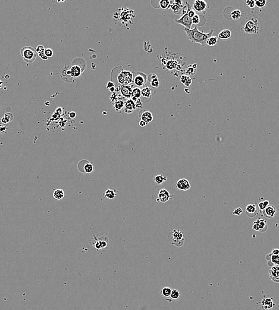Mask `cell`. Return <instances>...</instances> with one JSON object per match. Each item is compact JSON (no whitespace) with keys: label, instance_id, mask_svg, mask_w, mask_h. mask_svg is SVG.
Returning <instances> with one entry per match:
<instances>
[{"label":"cell","instance_id":"6da1fadb","mask_svg":"<svg viewBox=\"0 0 279 310\" xmlns=\"http://www.w3.org/2000/svg\"><path fill=\"white\" fill-rule=\"evenodd\" d=\"M184 31L186 33L187 39L192 43H198L203 47L207 45V40L212 36L214 32V29H211L207 33L200 32L197 26H195L194 29H191L185 28Z\"/></svg>","mask_w":279,"mask_h":310},{"label":"cell","instance_id":"7a4b0ae2","mask_svg":"<svg viewBox=\"0 0 279 310\" xmlns=\"http://www.w3.org/2000/svg\"><path fill=\"white\" fill-rule=\"evenodd\" d=\"M134 74L130 70L121 69L116 75L114 78L116 79L117 82L120 85H130L133 83Z\"/></svg>","mask_w":279,"mask_h":310},{"label":"cell","instance_id":"3957f363","mask_svg":"<svg viewBox=\"0 0 279 310\" xmlns=\"http://www.w3.org/2000/svg\"><path fill=\"white\" fill-rule=\"evenodd\" d=\"M90 242L92 248L97 252H101L108 248V239L105 236L97 238L96 236L94 235V238H91Z\"/></svg>","mask_w":279,"mask_h":310},{"label":"cell","instance_id":"277c9868","mask_svg":"<svg viewBox=\"0 0 279 310\" xmlns=\"http://www.w3.org/2000/svg\"><path fill=\"white\" fill-rule=\"evenodd\" d=\"M171 244L177 247H182L184 245L185 237L183 232L179 229L173 230L168 236Z\"/></svg>","mask_w":279,"mask_h":310},{"label":"cell","instance_id":"5b68a950","mask_svg":"<svg viewBox=\"0 0 279 310\" xmlns=\"http://www.w3.org/2000/svg\"><path fill=\"white\" fill-rule=\"evenodd\" d=\"M75 60L76 62H75L74 60L73 61L72 65L71 66L70 69L68 70L67 74L70 75L73 78H78L82 74V73L85 69L86 63L83 59L82 60L80 63H79L80 62V60L79 62H78V59H76Z\"/></svg>","mask_w":279,"mask_h":310},{"label":"cell","instance_id":"8992f818","mask_svg":"<svg viewBox=\"0 0 279 310\" xmlns=\"http://www.w3.org/2000/svg\"><path fill=\"white\" fill-rule=\"evenodd\" d=\"M20 54L23 60L27 63H32L37 57L36 49L31 47H25L21 49Z\"/></svg>","mask_w":279,"mask_h":310},{"label":"cell","instance_id":"52a82bcc","mask_svg":"<svg viewBox=\"0 0 279 310\" xmlns=\"http://www.w3.org/2000/svg\"><path fill=\"white\" fill-rule=\"evenodd\" d=\"M243 31L248 34H256L259 31V25L258 21L255 18L248 21L243 28Z\"/></svg>","mask_w":279,"mask_h":310},{"label":"cell","instance_id":"ba28073f","mask_svg":"<svg viewBox=\"0 0 279 310\" xmlns=\"http://www.w3.org/2000/svg\"><path fill=\"white\" fill-rule=\"evenodd\" d=\"M148 80L147 76L142 72L135 73L133 75V83L137 87H142L146 85Z\"/></svg>","mask_w":279,"mask_h":310},{"label":"cell","instance_id":"9c48e42d","mask_svg":"<svg viewBox=\"0 0 279 310\" xmlns=\"http://www.w3.org/2000/svg\"><path fill=\"white\" fill-rule=\"evenodd\" d=\"M252 229L261 233L266 231L267 229V221L265 219L258 218L256 221L254 222Z\"/></svg>","mask_w":279,"mask_h":310},{"label":"cell","instance_id":"30bf717a","mask_svg":"<svg viewBox=\"0 0 279 310\" xmlns=\"http://www.w3.org/2000/svg\"><path fill=\"white\" fill-rule=\"evenodd\" d=\"M173 198V196L171 195L170 192L165 189H162L159 190L158 193V197L156 199V202L166 203L168 200Z\"/></svg>","mask_w":279,"mask_h":310},{"label":"cell","instance_id":"8fae6325","mask_svg":"<svg viewBox=\"0 0 279 310\" xmlns=\"http://www.w3.org/2000/svg\"><path fill=\"white\" fill-rule=\"evenodd\" d=\"M175 22L184 26L185 28L189 29H191L192 25L193 24L192 19L188 16L187 13L185 15H183L179 19L175 20Z\"/></svg>","mask_w":279,"mask_h":310},{"label":"cell","instance_id":"7c38bea8","mask_svg":"<svg viewBox=\"0 0 279 310\" xmlns=\"http://www.w3.org/2000/svg\"><path fill=\"white\" fill-rule=\"evenodd\" d=\"M269 278L274 283H279V265H274L268 270Z\"/></svg>","mask_w":279,"mask_h":310},{"label":"cell","instance_id":"4fadbf2b","mask_svg":"<svg viewBox=\"0 0 279 310\" xmlns=\"http://www.w3.org/2000/svg\"><path fill=\"white\" fill-rule=\"evenodd\" d=\"M120 92L121 96L126 99H131L133 88L130 85H123L120 86Z\"/></svg>","mask_w":279,"mask_h":310},{"label":"cell","instance_id":"5bb4252c","mask_svg":"<svg viewBox=\"0 0 279 310\" xmlns=\"http://www.w3.org/2000/svg\"><path fill=\"white\" fill-rule=\"evenodd\" d=\"M152 96V90L148 87H145L142 89L141 100L144 103H148L150 101Z\"/></svg>","mask_w":279,"mask_h":310},{"label":"cell","instance_id":"9a60e30c","mask_svg":"<svg viewBox=\"0 0 279 310\" xmlns=\"http://www.w3.org/2000/svg\"><path fill=\"white\" fill-rule=\"evenodd\" d=\"M191 186L189 181L186 178L180 179L177 181L176 188L181 191H187L190 189Z\"/></svg>","mask_w":279,"mask_h":310},{"label":"cell","instance_id":"2e32d148","mask_svg":"<svg viewBox=\"0 0 279 310\" xmlns=\"http://www.w3.org/2000/svg\"><path fill=\"white\" fill-rule=\"evenodd\" d=\"M245 212L248 216L253 218L258 214L259 210L255 204H249L246 206Z\"/></svg>","mask_w":279,"mask_h":310},{"label":"cell","instance_id":"e0dca14e","mask_svg":"<svg viewBox=\"0 0 279 310\" xmlns=\"http://www.w3.org/2000/svg\"><path fill=\"white\" fill-rule=\"evenodd\" d=\"M261 307L264 310H272L275 306L273 299L268 297H266L262 299L261 302Z\"/></svg>","mask_w":279,"mask_h":310},{"label":"cell","instance_id":"ac0fdd59","mask_svg":"<svg viewBox=\"0 0 279 310\" xmlns=\"http://www.w3.org/2000/svg\"><path fill=\"white\" fill-rule=\"evenodd\" d=\"M206 6L207 4L205 1H202V0H196L193 4L192 8L195 11L202 12L206 9Z\"/></svg>","mask_w":279,"mask_h":310},{"label":"cell","instance_id":"d6986e66","mask_svg":"<svg viewBox=\"0 0 279 310\" xmlns=\"http://www.w3.org/2000/svg\"><path fill=\"white\" fill-rule=\"evenodd\" d=\"M277 214V210L276 208L273 206V205H269L262 213L263 215L265 216V218L267 219H271L273 218Z\"/></svg>","mask_w":279,"mask_h":310},{"label":"cell","instance_id":"ffe728a7","mask_svg":"<svg viewBox=\"0 0 279 310\" xmlns=\"http://www.w3.org/2000/svg\"><path fill=\"white\" fill-rule=\"evenodd\" d=\"M139 117L141 118V121H143L148 123L152 122L154 119V117L152 113L147 111H141L139 114Z\"/></svg>","mask_w":279,"mask_h":310},{"label":"cell","instance_id":"44dd1931","mask_svg":"<svg viewBox=\"0 0 279 310\" xmlns=\"http://www.w3.org/2000/svg\"><path fill=\"white\" fill-rule=\"evenodd\" d=\"M136 109V103L132 99H129L126 101L125 106V112L127 114L133 113Z\"/></svg>","mask_w":279,"mask_h":310},{"label":"cell","instance_id":"7402d4cb","mask_svg":"<svg viewBox=\"0 0 279 310\" xmlns=\"http://www.w3.org/2000/svg\"><path fill=\"white\" fill-rule=\"evenodd\" d=\"M117 192V190H116L115 189H108L104 193L103 196L107 200H113L116 197Z\"/></svg>","mask_w":279,"mask_h":310},{"label":"cell","instance_id":"603a6c76","mask_svg":"<svg viewBox=\"0 0 279 310\" xmlns=\"http://www.w3.org/2000/svg\"><path fill=\"white\" fill-rule=\"evenodd\" d=\"M113 102V107H114V109L116 110V111L117 112H121V111L123 109L125 106V101H123L122 99H119L118 97V99H117L116 100H114Z\"/></svg>","mask_w":279,"mask_h":310},{"label":"cell","instance_id":"cb8c5ba5","mask_svg":"<svg viewBox=\"0 0 279 310\" xmlns=\"http://www.w3.org/2000/svg\"><path fill=\"white\" fill-rule=\"evenodd\" d=\"M170 7L172 11L174 13L178 14L180 11H182V9L183 7V2L182 1H174Z\"/></svg>","mask_w":279,"mask_h":310},{"label":"cell","instance_id":"d4e9b609","mask_svg":"<svg viewBox=\"0 0 279 310\" xmlns=\"http://www.w3.org/2000/svg\"><path fill=\"white\" fill-rule=\"evenodd\" d=\"M148 80L149 81L151 85L154 88H158L160 86V81L155 74H152L148 77Z\"/></svg>","mask_w":279,"mask_h":310},{"label":"cell","instance_id":"484cf974","mask_svg":"<svg viewBox=\"0 0 279 310\" xmlns=\"http://www.w3.org/2000/svg\"><path fill=\"white\" fill-rule=\"evenodd\" d=\"M141 94H142V89H141L138 87H136L133 88L132 94L131 99L135 102H136L139 99H141Z\"/></svg>","mask_w":279,"mask_h":310},{"label":"cell","instance_id":"4316f807","mask_svg":"<svg viewBox=\"0 0 279 310\" xmlns=\"http://www.w3.org/2000/svg\"><path fill=\"white\" fill-rule=\"evenodd\" d=\"M232 36V32L229 29H224L220 32L218 34V38L220 40H225L229 39Z\"/></svg>","mask_w":279,"mask_h":310},{"label":"cell","instance_id":"83f0119b","mask_svg":"<svg viewBox=\"0 0 279 310\" xmlns=\"http://www.w3.org/2000/svg\"><path fill=\"white\" fill-rule=\"evenodd\" d=\"M270 205V202L268 200H263V201H261L258 204L257 207L259 210V212L261 214Z\"/></svg>","mask_w":279,"mask_h":310},{"label":"cell","instance_id":"f1b7e54d","mask_svg":"<svg viewBox=\"0 0 279 310\" xmlns=\"http://www.w3.org/2000/svg\"><path fill=\"white\" fill-rule=\"evenodd\" d=\"M180 82L185 86L188 87L192 83V80L189 76L187 75H183L180 77Z\"/></svg>","mask_w":279,"mask_h":310},{"label":"cell","instance_id":"f546056e","mask_svg":"<svg viewBox=\"0 0 279 310\" xmlns=\"http://www.w3.org/2000/svg\"><path fill=\"white\" fill-rule=\"evenodd\" d=\"M65 196V193H64V192L63 189H57V190H55L54 193H53V197L57 200H61L62 199L64 198Z\"/></svg>","mask_w":279,"mask_h":310},{"label":"cell","instance_id":"4dcf8cb0","mask_svg":"<svg viewBox=\"0 0 279 310\" xmlns=\"http://www.w3.org/2000/svg\"><path fill=\"white\" fill-rule=\"evenodd\" d=\"M242 14L241 11L240 10H238V9L234 10L230 13L231 18L232 19V20H235V21L240 19V18L242 17Z\"/></svg>","mask_w":279,"mask_h":310},{"label":"cell","instance_id":"1f68e13d","mask_svg":"<svg viewBox=\"0 0 279 310\" xmlns=\"http://www.w3.org/2000/svg\"><path fill=\"white\" fill-rule=\"evenodd\" d=\"M167 181V177L164 176L162 174H160L155 177L154 178V181L155 183L157 184H161L165 181Z\"/></svg>","mask_w":279,"mask_h":310},{"label":"cell","instance_id":"d6a6232c","mask_svg":"<svg viewBox=\"0 0 279 310\" xmlns=\"http://www.w3.org/2000/svg\"><path fill=\"white\" fill-rule=\"evenodd\" d=\"M186 74L189 77L190 76H194L197 73V69L194 67L192 65H190L187 67L185 70Z\"/></svg>","mask_w":279,"mask_h":310},{"label":"cell","instance_id":"836d02e7","mask_svg":"<svg viewBox=\"0 0 279 310\" xmlns=\"http://www.w3.org/2000/svg\"><path fill=\"white\" fill-rule=\"evenodd\" d=\"M161 295L165 298L170 297V295L172 292V289L168 287H165L161 290Z\"/></svg>","mask_w":279,"mask_h":310},{"label":"cell","instance_id":"e575fe53","mask_svg":"<svg viewBox=\"0 0 279 310\" xmlns=\"http://www.w3.org/2000/svg\"><path fill=\"white\" fill-rule=\"evenodd\" d=\"M217 42H218V38L217 37V36H212L207 40L206 44L209 46L213 47L217 44Z\"/></svg>","mask_w":279,"mask_h":310},{"label":"cell","instance_id":"d590c367","mask_svg":"<svg viewBox=\"0 0 279 310\" xmlns=\"http://www.w3.org/2000/svg\"><path fill=\"white\" fill-rule=\"evenodd\" d=\"M83 170H84L85 172L86 173H91L94 170V167L92 163L87 162L85 164V165L83 167Z\"/></svg>","mask_w":279,"mask_h":310},{"label":"cell","instance_id":"8d00e7d4","mask_svg":"<svg viewBox=\"0 0 279 310\" xmlns=\"http://www.w3.org/2000/svg\"><path fill=\"white\" fill-rule=\"evenodd\" d=\"M171 6L170 1L168 0H161L160 1V7L163 10H166Z\"/></svg>","mask_w":279,"mask_h":310},{"label":"cell","instance_id":"74e56055","mask_svg":"<svg viewBox=\"0 0 279 310\" xmlns=\"http://www.w3.org/2000/svg\"><path fill=\"white\" fill-rule=\"evenodd\" d=\"M180 296V294L179 292V291L177 289H174V290H172V292H171V294L170 295V298L173 299H178L179 298Z\"/></svg>","mask_w":279,"mask_h":310},{"label":"cell","instance_id":"f35d334b","mask_svg":"<svg viewBox=\"0 0 279 310\" xmlns=\"http://www.w3.org/2000/svg\"><path fill=\"white\" fill-rule=\"evenodd\" d=\"M271 261L274 265H279V255L271 254Z\"/></svg>","mask_w":279,"mask_h":310},{"label":"cell","instance_id":"ab89813d","mask_svg":"<svg viewBox=\"0 0 279 310\" xmlns=\"http://www.w3.org/2000/svg\"><path fill=\"white\" fill-rule=\"evenodd\" d=\"M267 1L266 0H260V1H255V6L258 8H263L266 6Z\"/></svg>","mask_w":279,"mask_h":310},{"label":"cell","instance_id":"60d3db41","mask_svg":"<svg viewBox=\"0 0 279 310\" xmlns=\"http://www.w3.org/2000/svg\"><path fill=\"white\" fill-rule=\"evenodd\" d=\"M192 23L194 25H195V26H197L199 23H200V17H199V16L198 14H196L192 19Z\"/></svg>","mask_w":279,"mask_h":310},{"label":"cell","instance_id":"b9f144b4","mask_svg":"<svg viewBox=\"0 0 279 310\" xmlns=\"http://www.w3.org/2000/svg\"><path fill=\"white\" fill-rule=\"evenodd\" d=\"M45 49L43 45H41L37 46V47L36 48V51H37V54H38L39 56L41 55V54H44L45 52Z\"/></svg>","mask_w":279,"mask_h":310},{"label":"cell","instance_id":"7bdbcfd3","mask_svg":"<svg viewBox=\"0 0 279 310\" xmlns=\"http://www.w3.org/2000/svg\"><path fill=\"white\" fill-rule=\"evenodd\" d=\"M246 4L247 6H248L250 9H254L255 6V1H253V0H248L246 1Z\"/></svg>","mask_w":279,"mask_h":310},{"label":"cell","instance_id":"ee69618b","mask_svg":"<svg viewBox=\"0 0 279 310\" xmlns=\"http://www.w3.org/2000/svg\"><path fill=\"white\" fill-rule=\"evenodd\" d=\"M44 54L48 57H51L53 56V51L50 48H47V49H45Z\"/></svg>","mask_w":279,"mask_h":310},{"label":"cell","instance_id":"f6af8a7d","mask_svg":"<svg viewBox=\"0 0 279 310\" xmlns=\"http://www.w3.org/2000/svg\"><path fill=\"white\" fill-rule=\"evenodd\" d=\"M242 212H243V210L241 208H237L233 211V212H232V214L234 215L239 216L240 215H241Z\"/></svg>","mask_w":279,"mask_h":310},{"label":"cell","instance_id":"bcb514c9","mask_svg":"<svg viewBox=\"0 0 279 310\" xmlns=\"http://www.w3.org/2000/svg\"><path fill=\"white\" fill-rule=\"evenodd\" d=\"M135 103H136V109H141L142 107L143 102L141 101V99H139L136 102H135Z\"/></svg>","mask_w":279,"mask_h":310},{"label":"cell","instance_id":"7dc6e473","mask_svg":"<svg viewBox=\"0 0 279 310\" xmlns=\"http://www.w3.org/2000/svg\"><path fill=\"white\" fill-rule=\"evenodd\" d=\"M114 85H115V84L113 81H108L107 84V88H108L109 89L113 87Z\"/></svg>","mask_w":279,"mask_h":310},{"label":"cell","instance_id":"c3c4849f","mask_svg":"<svg viewBox=\"0 0 279 310\" xmlns=\"http://www.w3.org/2000/svg\"><path fill=\"white\" fill-rule=\"evenodd\" d=\"M271 254L272 255H279V249H273L272 252H271Z\"/></svg>","mask_w":279,"mask_h":310},{"label":"cell","instance_id":"681fc988","mask_svg":"<svg viewBox=\"0 0 279 310\" xmlns=\"http://www.w3.org/2000/svg\"><path fill=\"white\" fill-rule=\"evenodd\" d=\"M139 126H141V127H144V126H145L146 125H148V123L141 120V121L139 122Z\"/></svg>","mask_w":279,"mask_h":310},{"label":"cell","instance_id":"f907efd6","mask_svg":"<svg viewBox=\"0 0 279 310\" xmlns=\"http://www.w3.org/2000/svg\"><path fill=\"white\" fill-rule=\"evenodd\" d=\"M39 56L42 60H48V57L45 55V54L44 53L41 54V55H39Z\"/></svg>","mask_w":279,"mask_h":310},{"label":"cell","instance_id":"816d5d0a","mask_svg":"<svg viewBox=\"0 0 279 310\" xmlns=\"http://www.w3.org/2000/svg\"><path fill=\"white\" fill-rule=\"evenodd\" d=\"M69 116H70V118L73 119V118H75L76 116V114L75 112H72L70 113Z\"/></svg>","mask_w":279,"mask_h":310},{"label":"cell","instance_id":"f5cc1de1","mask_svg":"<svg viewBox=\"0 0 279 310\" xmlns=\"http://www.w3.org/2000/svg\"><path fill=\"white\" fill-rule=\"evenodd\" d=\"M109 90H110V92L111 93H114V92H115V90H116V89H115V87H113L111 88L110 89H109Z\"/></svg>","mask_w":279,"mask_h":310}]
</instances>
